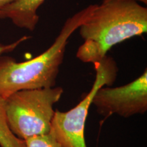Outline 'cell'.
I'll use <instances>...</instances> for the list:
<instances>
[{
    "instance_id": "6da1fadb",
    "label": "cell",
    "mask_w": 147,
    "mask_h": 147,
    "mask_svg": "<svg viewBox=\"0 0 147 147\" xmlns=\"http://www.w3.org/2000/svg\"><path fill=\"white\" fill-rule=\"evenodd\" d=\"M78 29L84 42L76 57L94 65L104 59L114 46L146 32L147 8L134 0L96 4Z\"/></svg>"
},
{
    "instance_id": "7a4b0ae2",
    "label": "cell",
    "mask_w": 147,
    "mask_h": 147,
    "mask_svg": "<svg viewBox=\"0 0 147 147\" xmlns=\"http://www.w3.org/2000/svg\"><path fill=\"white\" fill-rule=\"evenodd\" d=\"M95 5H88L67 18L53 45L35 58L17 62L12 57L1 55L0 96L6 99L23 90L55 87L69 38L89 17Z\"/></svg>"
},
{
    "instance_id": "3957f363",
    "label": "cell",
    "mask_w": 147,
    "mask_h": 147,
    "mask_svg": "<svg viewBox=\"0 0 147 147\" xmlns=\"http://www.w3.org/2000/svg\"><path fill=\"white\" fill-rule=\"evenodd\" d=\"M63 93V88L55 86L23 90L8 96L5 99V115L12 133L23 140L50 133L54 106Z\"/></svg>"
},
{
    "instance_id": "277c9868",
    "label": "cell",
    "mask_w": 147,
    "mask_h": 147,
    "mask_svg": "<svg viewBox=\"0 0 147 147\" xmlns=\"http://www.w3.org/2000/svg\"><path fill=\"white\" fill-rule=\"evenodd\" d=\"M96 76L88 94L77 105L67 112L55 110L51 123V131L63 147H87L84 138L85 123L97 90L104 86H111L115 81L118 68L113 59L106 56L94 64Z\"/></svg>"
},
{
    "instance_id": "5b68a950",
    "label": "cell",
    "mask_w": 147,
    "mask_h": 147,
    "mask_svg": "<svg viewBox=\"0 0 147 147\" xmlns=\"http://www.w3.org/2000/svg\"><path fill=\"white\" fill-rule=\"evenodd\" d=\"M92 104L104 117L129 118L147 111V71L129 83L117 87L104 86L95 93Z\"/></svg>"
},
{
    "instance_id": "8992f818",
    "label": "cell",
    "mask_w": 147,
    "mask_h": 147,
    "mask_svg": "<svg viewBox=\"0 0 147 147\" xmlns=\"http://www.w3.org/2000/svg\"><path fill=\"white\" fill-rule=\"evenodd\" d=\"M45 0H17L0 8V18H9L19 28L33 32L39 22L38 8Z\"/></svg>"
},
{
    "instance_id": "52a82bcc",
    "label": "cell",
    "mask_w": 147,
    "mask_h": 147,
    "mask_svg": "<svg viewBox=\"0 0 147 147\" xmlns=\"http://www.w3.org/2000/svg\"><path fill=\"white\" fill-rule=\"evenodd\" d=\"M0 147H25V142L10 131L5 115V99L0 96Z\"/></svg>"
},
{
    "instance_id": "ba28073f",
    "label": "cell",
    "mask_w": 147,
    "mask_h": 147,
    "mask_svg": "<svg viewBox=\"0 0 147 147\" xmlns=\"http://www.w3.org/2000/svg\"><path fill=\"white\" fill-rule=\"evenodd\" d=\"M25 147H63L50 133L29 138L24 140Z\"/></svg>"
},
{
    "instance_id": "9c48e42d",
    "label": "cell",
    "mask_w": 147,
    "mask_h": 147,
    "mask_svg": "<svg viewBox=\"0 0 147 147\" xmlns=\"http://www.w3.org/2000/svg\"><path fill=\"white\" fill-rule=\"evenodd\" d=\"M16 47H17V45H16V42H14V43L10 44V45H0V55L2 54V53H8L10 52V51H13Z\"/></svg>"
},
{
    "instance_id": "30bf717a",
    "label": "cell",
    "mask_w": 147,
    "mask_h": 147,
    "mask_svg": "<svg viewBox=\"0 0 147 147\" xmlns=\"http://www.w3.org/2000/svg\"><path fill=\"white\" fill-rule=\"evenodd\" d=\"M16 1H17V0H0V8L12 3L15 2Z\"/></svg>"
},
{
    "instance_id": "8fae6325",
    "label": "cell",
    "mask_w": 147,
    "mask_h": 147,
    "mask_svg": "<svg viewBox=\"0 0 147 147\" xmlns=\"http://www.w3.org/2000/svg\"><path fill=\"white\" fill-rule=\"evenodd\" d=\"M121 1V0H103L102 3H106V2H109V1ZM134 1H136L138 2H140L142 3H144V5L147 4V0H134Z\"/></svg>"
}]
</instances>
